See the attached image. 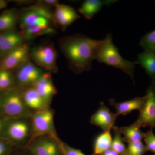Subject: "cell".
<instances>
[{"label": "cell", "instance_id": "cell-1", "mask_svg": "<svg viewBox=\"0 0 155 155\" xmlns=\"http://www.w3.org/2000/svg\"><path fill=\"white\" fill-rule=\"evenodd\" d=\"M101 42L79 33L62 37L58 41L69 69L76 74L91 70Z\"/></svg>", "mask_w": 155, "mask_h": 155}, {"label": "cell", "instance_id": "cell-2", "mask_svg": "<svg viewBox=\"0 0 155 155\" xmlns=\"http://www.w3.org/2000/svg\"><path fill=\"white\" fill-rule=\"evenodd\" d=\"M19 24L20 32L27 40L48 35L55 27L52 22L30 6L20 11Z\"/></svg>", "mask_w": 155, "mask_h": 155}, {"label": "cell", "instance_id": "cell-3", "mask_svg": "<svg viewBox=\"0 0 155 155\" xmlns=\"http://www.w3.org/2000/svg\"><path fill=\"white\" fill-rule=\"evenodd\" d=\"M96 59L100 63L121 69L129 75L134 82V75L136 64L135 62H131L122 58L119 49L113 42L110 34H108L102 40Z\"/></svg>", "mask_w": 155, "mask_h": 155}, {"label": "cell", "instance_id": "cell-4", "mask_svg": "<svg viewBox=\"0 0 155 155\" xmlns=\"http://www.w3.org/2000/svg\"><path fill=\"white\" fill-rule=\"evenodd\" d=\"M33 113L25 105L19 87L1 92L0 116L4 120L31 118Z\"/></svg>", "mask_w": 155, "mask_h": 155}, {"label": "cell", "instance_id": "cell-5", "mask_svg": "<svg viewBox=\"0 0 155 155\" xmlns=\"http://www.w3.org/2000/svg\"><path fill=\"white\" fill-rule=\"evenodd\" d=\"M31 118L5 120L0 137L11 142L16 147L27 145L32 137Z\"/></svg>", "mask_w": 155, "mask_h": 155}, {"label": "cell", "instance_id": "cell-6", "mask_svg": "<svg viewBox=\"0 0 155 155\" xmlns=\"http://www.w3.org/2000/svg\"><path fill=\"white\" fill-rule=\"evenodd\" d=\"M30 58L34 64L47 72H58V54L52 43L45 42L31 48Z\"/></svg>", "mask_w": 155, "mask_h": 155}, {"label": "cell", "instance_id": "cell-7", "mask_svg": "<svg viewBox=\"0 0 155 155\" xmlns=\"http://www.w3.org/2000/svg\"><path fill=\"white\" fill-rule=\"evenodd\" d=\"M55 114L54 110L50 107L33 112L31 117L32 130L31 140L43 135L59 137L54 123Z\"/></svg>", "mask_w": 155, "mask_h": 155}, {"label": "cell", "instance_id": "cell-8", "mask_svg": "<svg viewBox=\"0 0 155 155\" xmlns=\"http://www.w3.org/2000/svg\"><path fill=\"white\" fill-rule=\"evenodd\" d=\"M61 142L59 137L40 136L31 139L25 147L33 155H64Z\"/></svg>", "mask_w": 155, "mask_h": 155}, {"label": "cell", "instance_id": "cell-9", "mask_svg": "<svg viewBox=\"0 0 155 155\" xmlns=\"http://www.w3.org/2000/svg\"><path fill=\"white\" fill-rule=\"evenodd\" d=\"M31 48L28 42L19 46L0 59V70L15 71L26 62L31 61Z\"/></svg>", "mask_w": 155, "mask_h": 155}, {"label": "cell", "instance_id": "cell-10", "mask_svg": "<svg viewBox=\"0 0 155 155\" xmlns=\"http://www.w3.org/2000/svg\"><path fill=\"white\" fill-rule=\"evenodd\" d=\"M29 61L14 71L16 87L33 86L46 71Z\"/></svg>", "mask_w": 155, "mask_h": 155}, {"label": "cell", "instance_id": "cell-11", "mask_svg": "<svg viewBox=\"0 0 155 155\" xmlns=\"http://www.w3.org/2000/svg\"><path fill=\"white\" fill-rule=\"evenodd\" d=\"M145 101L135 121L140 127H155V94L150 87L147 89Z\"/></svg>", "mask_w": 155, "mask_h": 155}, {"label": "cell", "instance_id": "cell-12", "mask_svg": "<svg viewBox=\"0 0 155 155\" xmlns=\"http://www.w3.org/2000/svg\"><path fill=\"white\" fill-rule=\"evenodd\" d=\"M54 12L55 27L63 30L80 18L75 9L71 6L58 4L54 7Z\"/></svg>", "mask_w": 155, "mask_h": 155}, {"label": "cell", "instance_id": "cell-13", "mask_svg": "<svg viewBox=\"0 0 155 155\" xmlns=\"http://www.w3.org/2000/svg\"><path fill=\"white\" fill-rule=\"evenodd\" d=\"M118 116L116 113L111 112L104 103L102 102L98 110L91 117L90 123L105 131L112 129Z\"/></svg>", "mask_w": 155, "mask_h": 155}, {"label": "cell", "instance_id": "cell-14", "mask_svg": "<svg viewBox=\"0 0 155 155\" xmlns=\"http://www.w3.org/2000/svg\"><path fill=\"white\" fill-rule=\"evenodd\" d=\"M26 42L20 31H0V59Z\"/></svg>", "mask_w": 155, "mask_h": 155}, {"label": "cell", "instance_id": "cell-15", "mask_svg": "<svg viewBox=\"0 0 155 155\" xmlns=\"http://www.w3.org/2000/svg\"><path fill=\"white\" fill-rule=\"evenodd\" d=\"M48 105L50 106L53 97L57 93L52 80L51 73L45 72L33 85Z\"/></svg>", "mask_w": 155, "mask_h": 155}, {"label": "cell", "instance_id": "cell-16", "mask_svg": "<svg viewBox=\"0 0 155 155\" xmlns=\"http://www.w3.org/2000/svg\"><path fill=\"white\" fill-rule=\"evenodd\" d=\"M19 89L25 105L31 111L36 112L50 107L33 86Z\"/></svg>", "mask_w": 155, "mask_h": 155}, {"label": "cell", "instance_id": "cell-17", "mask_svg": "<svg viewBox=\"0 0 155 155\" xmlns=\"http://www.w3.org/2000/svg\"><path fill=\"white\" fill-rule=\"evenodd\" d=\"M145 96L137 97L132 99L117 103L114 99L109 100V103L113 106L116 111V114L125 116L132 111L137 110L140 111L143 107L145 101Z\"/></svg>", "mask_w": 155, "mask_h": 155}, {"label": "cell", "instance_id": "cell-18", "mask_svg": "<svg viewBox=\"0 0 155 155\" xmlns=\"http://www.w3.org/2000/svg\"><path fill=\"white\" fill-rule=\"evenodd\" d=\"M117 2L115 0H86L81 4L78 12L86 19L90 20L104 6L111 5Z\"/></svg>", "mask_w": 155, "mask_h": 155}, {"label": "cell", "instance_id": "cell-19", "mask_svg": "<svg viewBox=\"0 0 155 155\" xmlns=\"http://www.w3.org/2000/svg\"><path fill=\"white\" fill-rule=\"evenodd\" d=\"M20 11L16 8L8 9L0 14V31L16 30L19 24Z\"/></svg>", "mask_w": 155, "mask_h": 155}, {"label": "cell", "instance_id": "cell-20", "mask_svg": "<svg viewBox=\"0 0 155 155\" xmlns=\"http://www.w3.org/2000/svg\"><path fill=\"white\" fill-rule=\"evenodd\" d=\"M145 70L151 81L155 79V52L153 50H144L140 53L137 60L134 61Z\"/></svg>", "mask_w": 155, "mask_h": 155}, {"label": "cell", "instance_id": "cell-21", "mask_svg": "<svg viewBox=\"0 0 155 155\" xmlns=\"http://www.w3.org/2000/svg\"><path fill=\"white\" fill-rule=\"evenodd\" d=\"M141 127L135 122L129 126L119 127L123 140L128 143L142 141L144 138L145 132L142 131Z\"/></svg>", "mask_w": 155, "mask_h": 155}, {"label": "cell", "instance_id": "cell-22", "mask_svg": "<svg viewBox=\"0 0 155 155\" xmlns=\"http://www.w3.org/2000/svg\"><path fill=\"white\" fill-rule=\"evenodd\" d=\"M111 130L104 131L97 136L94 145V155H101L107 150L111 149L113 140Z\"/></svg>", "mask_w": 155, "mask_h": 155}, {"label": "cell", "instance_id": "cell-23", "mask_svg": "<svg viewBox=\"0 0 155 155\" xmlns=\"http://www.w3.org/2000/svg\"><path fill=\"white\" fill-rule=\"evenodd\" d=\"M16 87L14 72L0 70V92L6 91Z\"/></svg>", "mask_w": 155, "mask_h": 155}, {"label": "cell", "instance_id": "cell-24", "mask_svg": "<svg viewBox=\"0 0 155 155\" xmlns=\"http://www.w3.org/2000/svg\"><path fill=\"white\" fill-rule=\"evenodd\" d=\"M114 134L111 149L119 155H123L127 152V149L124 144L122 134L119 130V127L114 126L112 128Z\"/></svg>", "mask_w": 155, "mask_h": 155}, {"label": "cell", "instance_id": "cell-25", "mask_svg": "<svg viewBox=\"0 0 155 155\" xmlns=\"http://www.w3.org/2000/svg\"><path fill=\"white\" fill-rule=\"evenodd\" d=\"M139 45L144 50H155V29L143 36Z\"/></svg>", "mask_w": 155, "mask_h": 155}, {"label": "cell", "instance_id": "cell-26", "mask_svg": "<svg viewBox=\"0 0 155 155\" xmlns=\"http://www.w3.org/2000/svg\"><path fill=\"white\" fill-rule=\"evenodd\" d=\"M147 151L145 145L141 141L128 143L127 149L129 155H143Z\"/></svg>", "mask_w": 155, "mask_h": 155}, {"label": "cell", "instance_id": "cell-27", "mask_svg": "<svg viewBox=\"0 0 155 155\" xmlns=\"http://www.w3.org/2000/svg\"><path fill=\"white\" fill-rule=\"evenodd\" d=\"M16 148L11 142L0 137V155H12Z\"/></svg>", "mask_w": 155, "mask_h": 155}, {"label": "cell", "instance_id": "cell-28", "mask_svg": "<svg viewBox=\"0 0 155 155\" xmlns=\"http://www.w3.org/2000/svg\"><path fill=\"white\" fill-rule=\"evenodd\" d=\"M143 140L147 151L155 153V135L152 129L145 132Z\"/></svg>", "mask_w": 155, "mask_h": 155}, {"label": "cell", "instance_id": "cell-29", "mask_svg": "<svg viewBox=\"0 0 155 155\" xmlns=\"http://www.w3.org/2000/svg\"><path fill=\"white\" fill-rule=\"evenodd\" d=\"M61 147L64 155H86L80 150L72 148L62 141Z\"/></svg>", "mask_w": 155, "mask_h": 155}, {"label": "cell", "instance_id": "cell-30", "mask_svg": "<svg viewBox=\"0 0 155 155\" xmlns=\"http://www.w3.org/2000/svg\"><path fill=\"white\" fill-rule=\"evenodd\" d=\"M16 150L14 155H33L25 147H17Z\"/></svg>", "mask_w": 155, "mask_h": 155}, {"label": "cell", "instance_id": "cell-31", "mask_svg": "<svg viewBox=\"0 0 155 155\" xmlns=\"http://www.w3.org/2000/svg\"><path fill=\"white\" fill-rule=\"evenodd\" d=\"M40 2L43 5L50 8L53 7H55L58 4H59V2L57 0H44V1H41Z\"/></svg>", "mask_w": 155, "mask_h": 155}, {"label": "cell", "instance_id": "cell-32", "mask_svg": "<svg viewBox=\"0 0 155 155\" xmlns=\"http://www.w3.org/2000/svg\"><path fill=\"white\" fill-rule=\"evenodd\" d=\"M7 5H8V3L6 1L0 0V10L5 8Z\"/></svg>", "mask_w": 155, "mask_h": 155}, {"label": "cell", "instance_id": "cell-33", "mask_svg": "<svg viewBox=\"0 0 155 155\" xmlns=\"http://www.w3.org/2000/svg\"><path fill=\"white\" fill-rule=\"evenodd\" d=\"M5 120L3 119L2 117L0 116V134L3 130L4 127V124H5Z\"/></svg>", "mask_w": 155, "mask_h": 155}, {"label": "cell", "instance_id": "cell-34", "mask_svg": "<svg viewBox=\"0 0 155 155\" xmlns=\"http://www.w3.org/2000/svg\"><path fill=\"white\" fill-rule=\"evenodd\" d=\"M149 87L153 90L155 94V79L151 81L150 85Z\"/></svg>", "mask_w": 155, "mask_h": 155}, {"label": "cell", "instance_id": "cell-35", "mask_svg": "<svg viewBox=\"0 0 155 155\" xmlns=\"http://www.w3.org/2000/svg\"><path fill=\"white\" fill-rule=\"evenodd\" d=\"M111 155H120L118 153L116 152V151H114V150H112V153H111Z\"/></svg>", "mask_w": 155, "mask_h": 155}, {"label": "cell", "instance_id": "cell-36", "mask_svg": "<svg viewBox=\"0 0 155 155\" xmlns=\"http://www.w3.org/2000/svg\"><path fill=\"white\" fill-rule=\"evenodd\" d=\"M122 155H129L128 154V153H127V152L123 154Z\"/></svg>", "mask_w": 155, "mask_h": 155}, {"label": "cell", "instance_id": "cell-37", "mask_svg": "<svg viewBox=\"0 0 155 155\" xmlns=\"http://www.w3.org/2000/svg\"><path fill=\"white\" fill-rule=\"evenodd\" d=\"M1 92H0V101H1Z\"/></svg>", "mask_w": 155, "mask_h": 155}, {"label": "cell", "instance_id": "cell-38", "mask_svg": "<svg viewBox=\"0 0 155 155\" xmlns=\"http://www.w3.org/2000/svg\"><path fill=\"white\" fill-rule=\"evenodd\" d=\"M154 51H155V50H154Z\"/></svg>", "mask_w": 155, "mask_h": 155}, {"label": "cell", "instance_id": "cell-39", "mask_svg": "<svg viewBox=\"0 0 155 155\" xmlns=\"http://www.w3.org/2000/svg\"><path fill=\"white\" fill-rule=\"evenodd\" d=\"M154 3H155V1H154Z\"/></svg>", "mask_w": 155, "mask_h": 155}, {"label": "cell", "instance_id": "cell-40", "mask_svg": "<svg viewBox=\"0 0 155 155\" xmlns=\"http://www.w3.org/2000/svg\"><path fill=\"white\" fill-rule=\"evenodd\" d=\"M155 155V154H154V155Z\"/></svg>", "mask_w": 155, "mask_h": 155}]
</instances>
